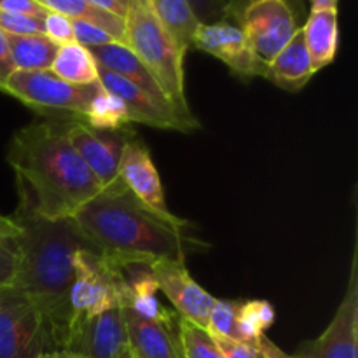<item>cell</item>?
Listing matches in <instances>:
<instances>
[{"label":"cell","mask_w":358,"mask_h":358,"mask_svg":"<svg viewBox=\"0 0 358 358\" xmlns=\"http://www.w3.org/2000/svg\"><path fill=\"white\" fill-rule=\"evenodd\" d=\"M20 201L48 220L72 219L101 185L66 136L63 119L17 129L7 149Z\"/></svg>","instance_id":"obj_1"},{"label":"cell","mask_w":358,"mask_h":358,"mask_svg":"<svg viewBox=\"0 0 358 358\" xmlns=\"http://www.w3.org/2000/svg\"><path fill=\"white\" fill-rule=\"evenodd\" d=\"M14 220L21 227V254L13 285L30 297L41 313L52 352L65 348L72 325L70 290L73 259L83 248H96L72 219L48 220L17 203Z\"/></svg>","instance_id":"obj_2"},{"label":"cell","mask_w":358,"mask_h":358,"mask_svg":"<svg viewBox=\"0 0 358 358\" xmlns=\"http://www.w3.org/2000/svg\"><path fill=\"white\" fill-rule=\"evenodd\" d=\"M72 222L103 254L124 255L152 262L171 259L185 262L189 254L206 252L208 243L187 236V220L163 217L143 205L119 178L101 189L96 198L83 206Z\"/></svg>","instance_id":"obj_3"},{"label":"cell","mask_w":358,"mask_h":358,"mask_svg":"<svg viewBox=\"0 0 358 358\" xmlns=\"http://www.w3.org/2000/svg\"><path fill=\"white\" fill-rule=\"evenodd\" d=\"M124 45L152 73L187 131L199 128L184 87V56L154 14L149 0H128L124 16Z\"/></svg>","instance_id":"obj_4"},{"label":"cell","mask_w":358,"mask_h":358,"mask_svg":"<svg viewBox=\"0 0 358 358\" xmlns=\"http://www.w3.org/2000/svg\"><path fill=\"white\" fill-rule=\"evenodd\" d=\"M129 261L131 259L122 255L103 254L98 248H83L77 252L73 259L76 278L70 290L72 325L114 306H121L126 290L124 264Z\"/></svg>","instance_id":"obj_5"},{"label":"cell","mask_w":358,"mask_h":358,"mask_svg":"<svg viewBox=\"0 0 358 358\" xmlns=\"http://www.w3.org/2000/svg\"><path fill=\"white\" fill-rule=\"evenodd\" d=\"M226 20L243 31L255 59L264 69L297 30L289 0H227Z\"/></svg>","instance_id":"obj_6"},{"label":"cell","mask_w":358,"mask_h":358,"mask_svg":"<svg viewBox=\"0 0 358 358\" xmlns=\"http://www.w3.org/2000/svg\"><path fill=\"white\" fill-rule=\"evenodd\" d=\"M100 90V83L77 86L59 79L51 70H14L2 91L13 94L27 107L55 119L83 121L91 100Z\"/></svg>","instance_id":"obj_7"},{"label":"cell","mask_w":358,"mask_h":358,"mask_svg":"<svg viewBox=\"0 0 358 358\" xmlns=\"http://www.w3.org/2000/svg\"><path fill=\"white\" fill-rule=\"evenodd\" d=\"M52 352L41 313L17 287H0V358H38Z\"/></svg>","instance_id":"obj_8"},{"label":"cell","mask_w":358,"mask_h":358,"mask_svg":"<svg viewBox=\"0 0 358 358\" xmlns=\"http://www.w3.org/2000/svg\"><path fill=\"white\" fill-rule=\"evenodd\" d=\"M301 358H358V248L355 245L348 289L320 338L301 346Z\"/></svg>","instance_id":"obj_9"},{"label":"cell","mask_w":358,"mask_h":358,"mask_svg":"<svg viewBox=\"0 0 358 358\" xmlns=\"http://www.w3.org/2000/svg\"><path fill=\"white\" fill-rule=\"evenodd\" d=\"M66 136L73 149L79 152L91 173L96 177L101 189L119 180V161H121L124 142L133 128L119 131H101L83 121L63 119Z\"/></svg>","instance_id":"obj_10"},{"label":"cell","mask_w":358,"mask_h":358,"mask_svg":"<svg viewBox=\"0 0 358 358\" xmlns=\"http://www.w3.org/2000/svg\"><path fill=\"white\" fill-rule=\"evenodd\" d=\"M63 350L80 358H121L128 352L121 306L73 324Z\"/></svg>","instance_id":"obj_11"},{"label":"cell","mask_w":358,"mask_h":358,"mask_svg":"<svg viewBox=\"0 0 358 358\" xmlns=\"http://www.w3.org/2000/svg\"><path fill=\"white\" fill-rule=\"evenodd\" d=\"M150 271L159 290L168 297L178 317L199 327H208L210 311L215 303V297L192 280L185 268V262L156 259L150 264Z\"/></svg>","instance_id":"obj_12"},{"label":"cell","mask_w":358,"mask_h":358,"mask_svg":"<svg viewBox=\"0 0 358 358\" xmlns=\"http://www.w3.org/2000/svg\"><path fill=\"white\" fill-rule=\"evenodd\" d=\"M192 48L219 58L234 76L243 80L257 76L264 77L266 73L264 66L255 59L243 31L227 20L213 24H199Z\"/></svg>","instance_id":"obj_13"},{"label":"cell","mask_w":358,"mask_h":358,"mask_svg":"<svg viewBox=\"0 0 358 358\" xmlns=\"http://www.w3.org/2000/svg\"><path fill=\"white\" fill-rule=\"evenodd\" d=\"M119 178L136 199L163 217H173L164 199V189L159 173L156 170L152 156L145 143L133 129L124 142L121 161H119Z\"/></svg>","instance_id":"obj_14"},{"label":"cell","mask_w":358,"mask_h":358,"mask_svg":"<svg viewBox=\"0 0 358 358\" xmlns=\"http://www.w3.org/2000/svg\"><path fill=\"white\" fill-rule=\"evenodd\" d=\"M121 313L133 358H182L178 315L168 322L147 320L124 304H121Z\"/></svg>","instance_id":"obj_15"},{"label":"cell","mask_w":358,"mask_h":358,"mask_svg":"<svg viewBox=\"0 0 358 358\" xmlns=\"http://www.w3.org/2000/svg\"><path fill=\"white\" fill-rule=\"evenodd\" d=\"M98 83L124 103L131 124H145L159 129H177V131L189 133L187 128L182 124V121L173 112L159 107L138 87L133 86L122 77L112 73L110 70L98 66Z\"/></svg>","instance_id":"obj_16"},{"label":"cell","mask_w":358,"mask_h":358,"mask_svg":"<svg viewBox=\"0 0 358 358\" xmlns=\"http://www.w3.org/2000/svg\"><path fill=\"white\" fill-rule=\"evenodd\" d=\"M90 51L91 55H93V58L96 59L98 66L110 70L115 76L126 79L128 83H131L133 86L138 87L142 93H145L150 100L156 101L159 107L171 110L175 114L173 107L170 105L168 98L164 96L163 90H161L159 84L156 83L152 73H150L149 70L143 66V63L133 55V51L128 45L121 44V42H112V44L101 45V48L90 49ZM182 124H184V122H182Z\"/></svg>","instance_id":"obj_17"},{"label":"cell","mask_w":358,"mask_h":358,"mask_svg":"<svg viewBox=\"0 0 358 358\" xmlns=\"http://www.w3.org/2000/svg\"><path fill=\"white\" fill-rule=\"evenodd\" d=\"M313 76L315 70L311 65L306 41H304V31L303 28H297L292 38L283 45L282 51L269 63L264 77L271 80L275 86L290 91V93H296V91L303 90Z\"/></svg>","instance_id":"obj_18"},{"label":"cell","mask_w":358,"mask_h":358,"mask_svg":"<svg viewBox=\"0 0 358 358\" xmlns=\"http://www.w3.org/2000/svg\"><path fill=\"white\" fill-rule=\"evenodd\" d=\"M303 31L311 65L317 73L318 70L331 65L338 52V9H311Z\"/></svg>","instance_id":"obj_19"},{"label":"cell","mask_w":358,"mask_h":358,"mask_svg":"<svg viewBox=\"0 0 358 358\" xmlns=\"http://www.w3.org/2000/svg\"><path fill=\"white\" fill-rule=\"evenodd\" d=\"M149 2L159 23L173 38L175 45L185 58L189 48H192L196 31L201 24L192 13L189 2L187 0H149Z\"/></svg>","instance_id":"obj_20"},{"label":"cell","mask_w":358,"mask_h":358,"mask_svg":"<svg viewBox=\"0 0 358 358\" xmlns=\"http://www.w3.org/2000/svg\"><path fill=\"white\" fill-rule=\"evenodd\" d=\"M49 13H58L69 20H80L100 27L114 37L115 42L124 44V17H119L108 10L94 7L87 0H35Z\"/></svg>","instance_id":"obj_21"},{"label":"cell","mask_w":358,"mask_h":358,"mask_svg":"<svg viewBox=\"0 0 358 358\" xmlns=\"http://www.w3.org/2000/svg\"><path fill=\"white\" fill-rule=\"evenodd\" d=\"M52 73L59 79L77 86L98 84V63L91 51L77 42L59 45L56 58L51 65Z\"/></svg>","instance_id":"obj_22"},{"label":"cell","mask_w":358,"mask_h":358,"mask_svg":"<svg viewBox=\"0 0 358 358\" xmlns=\"http://www.w3.org/2000/svg\"><path fill=\"white\" fill-rule=\"evenodd\" d=\"M7 35L10 56L16 70H49L59 45L44 34Z\"/></svg>","instance_id":"obj_23"},{"label":"cell","mask_w":358,"mask_h":358,"mask_svg":"<svg viewBox=\"0 0 358 358\" xmlns=\"http://www.w3.org/2000/svg\"><path fill=\"white\" fill-rule=\"evenodd\" d=\"M83 122L94 129H101V131H119V129L131 128V121H129L124 103L101 86L91 100Z\"/></svg>","instance_id":"obj_24"},{"label":"cell","mask_w":358,"mask_h":358,"mask_svg":"<svg viewBox=\"0 0 358 358\" xmlns=\"http://www.w3.org/2000/svg\"><path fill=\"white\" fill-rule=\"evenodd\" d=\"M21 254V227L13 217L0 213V287L13 285Z\"/></svg>","instance_id":"obj_25"},{"label":"cell","mask_w":358,"mask_h":358,"mask_svg":"<svg viewBox=\"0 0 358 358\" xmlns=\"http://www.w3.org/2000/svg\"><path fill=\"white\" fill-rule=\"evenodd\" d=\"M275 308L268 301H241L238 325H240L243 341L257 343L262 336H266L264 332L275 324Z\"/></svg>","instance_id":"obj_26"},{"label":"cell","mask_w":358,"mask_h":358,"mask_svg":"<svg viewBox=\"0 0 358 358\" xmlns=\"http://www.w3.org/2000/svg\"><path fill=\"white\" fill-rule=\"evenodd\" d=\"M178 341L182 358H222L208 329L199 327L182 317H178Z\"/></svg>","instance_id":"obj_27"},{"label":"cell","mask_w":358,"mask_h":358,"mask_svg":"<svg viewBox=\"0 0 358 358\" xmlns=\"http://www.w3.org/2000/svg\"><path fill=\"white\" fill-rule=\"evenodd\" d=\"M241 301H226L215 299L208 318V332L212 336H222V338L233 339V341H243L238 325V313H240Z\"/></svg>","instance_id":"obj_28"},{"label":"cell","mask_w":358,"mask_h":358,"mask_svg":"<svg viewBox=\"0 0 358 358\" xmlns=\"http://www.w3.org/2000/svg\"><path fill=\"white\" fill-rule=\"evenodd\" d=\"M0 30L10 35L44 34V20L0 10Z\"/></svg>","instance_id":"obj_29"},{"label":"cell","mask_w":358,"mask_h":358,"mask_svg":"<svg viewBox=\"0 0 358 358\" xmlns=\"http://www.w3.org/2000/svg\"><path fill=\"white\" fill-rule=\"evenodd\" d=\"M72 30H73V41L87 49L101 48V45H107V44H112V42H115L112 35H108L107 31L101 30V28L96 27V24L87 23V21L72 20Z\"/></svg>","instance_id":"obj_30"},{"label":"cell","mask_w":358,"mask_h":358,"mask_svg":"<svg viewBox=\"0 0 358 358\" xmlns=\"http://www.w3.org/2000/svg\"><path fill=\"white\" fill-rule=\"evenodd\" d=\"M44 35L58 45L76 42L73 41L72 20L58 13H48V16L44 17Z\"/></svg>","instance_id":"obj_31"},{"label":"cell","mask_w":358,"mask_h":358,"mask_svg":"<svg viewBox=\"0 0 358 358\" xmlns=\"http://www.w3.org/2000/svg\"><path fill=\"white\" fill-rule=\"evenodd\" d=\"M201 24H213L226 20V0H187Z\"/></svg>","instance_id":"obj_32"},{"label":"cell","mask_w":358,"mask_h":358,"mask_svg":"<svg viewBox=\"0 0 358 358\" xmlns=\"http://www.w3.org/2000/svg\"><path fill=\"white\" fill-rule=\"evenodd\" d=\"M213 339L219 346L222 358H264L262 350L259 348V343L233 341V339L222 338V336H213Z\"/></svg>","instance_id":"obj_33"},{"label":"cell","mask_w":358,"mask_h":358,"mask_svg":"<svg viewBox=\"0 0 358 358\" xmlns=\"http://www.w3.org/2000/svg\"><path fill=\"white\" fill-rule=\"evenodd\" d=\"M0 10H3V13L24 14V16L31 17H41V20H44L49 13V10H45L35 0H0Z\"/></svg>","instance_id":"obj_34"},{"label":"cell","mask_w":358,"mask_h":358,"mask_svg":"<svg viewBox=\"0 0 358 358\" xmlns=\"http://www.w3.org/2000/svg\"><path fill=\"white\" fill-rule=\"evenodd\" d=\"M14 70H16V66H14L13 56H10L7 35L0 30V90H2L6 80L9 79Z\"/></svg>","instance_id":"obj_35"},{"label":"cell","mask_w":358,"mask_h":358,"mask_svg":"<svg viewBox=\"0 0 358 358\" xmlns=\"http://www.w3.org/2000/svg\"><path fill=\"white\" fill-rule=\"evenodd\" d=\"M90 3H93L94 7H100V9L108 10V13L115 14L119 17L126 16V9H128V3L122 2V0H87Z\"/></svg>","instance_id":"obj_36"},{"label":"cell","mask_w":358,"mask_h":358,"mask_svg":"<svg viewBox=\"0 0 358 358\" xmlns=\"http://www.w3.org/2000/svg\"><path fill=\"white\" fill-rule=\"evenodd\" d=\"M257 343H259V348L262 350V355H264V358H301L297 353L296 355H289V353L282 352V350H280L275 343L269 341L266 336H262Z\"/></svg>","instance_id":"obj_37"},{"label":"cell","mask_w":358,"mask_h":358,"mask_svg":"<svg viewBox=\"0 0 358 358\" xmlns=\"http://www.w3.org/2000/svg\"><path fill=\"white\" fill-rule=\"evenodd\" d=\"M339 0H311L313 9H338Z\"/></svg>","instance_id":"obj_38"},{"label":"cell","mask_w":358,"mask_h":358,"mask_svg":"<svg viewBox=\"0 0 358 358\" xmlns=\"http://www.w3.org/2000/svg\"><path fill=\"white\" fill-rule=\"evenodd\" d=\"M38 358H80V357L73 355V353H70V352H65V350H58V352L44 353V355L38 357Z\"/></svg>","instance_id":"obj_39"},{"label":"cell","mask_w":358,"mask_h":358,"mask_svg":"<svg viewBox=\"0 0 358 358\" xmlns=\"http://www.w3.org/2000/svg\"><path fill=\"white\" fill-rule=\"evenodd\" d=\"M121 358H133V357H131V353H129V350H128V352H126L124 355H122Z\"/></svg>","instance_id":"obj_40"},{"label":"cell","mask_w":358,"mask_h":358,"mask_svg":"<svg viewBox=\"0 0 358 358\" xmlns=\"http://www.w3.org/2000/svg\"><path fill=\"white\" fill-rule=\"evenodd\" d=\"M122 2H126V3H128V0H122Z\"/></svg>","instance_id":"obj_41"},{"label":"cell","mask_w":358,"mask_h":358,"mask_svg":"<svg viewBox=\"0 0 358 358\" xmlns=\"http://www.w3.org/2000/svg\"><path fill=\"white\" fill-rule=\"evenodd\" d=\"M226 2H227V0H226Z\"/></svg>","instance_id":"obj_42"}]
</instances>
